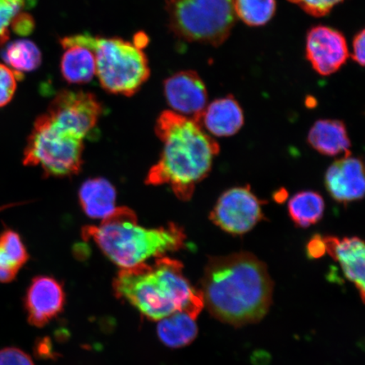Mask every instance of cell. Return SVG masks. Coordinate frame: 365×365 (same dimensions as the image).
<instances>
[{"label":"cell","mask_w":365,"mask_h":365,"mask_svg":"<svg viewBox=\"0 0 365 365\" xmlns=\"http://www.w3.org/2000/svg\"><path fill=\"white\" fill-rule=\"evenodd\" d=\"M8 67L16 72H31L42 63V53L33 41L16 40L9 44L3 53Z\"/></svg>","instance_id":"21"},{"label":"cell","mask_w":365,"mask_h":365,"mask_svg":"<svg viewBox=\"0 0 365 365\" xmlns=\"http://www.w3.org/2000/svg\"><path fill=\"white\" fill-rule=\"evenodd\" d=\"M327 254L340 264L344 275L357 287L364 299L365 249L358 237L340 240L332 236L322 237Z\"/></svg>","instance_id":"14"},{"label":"cell","mask_w":365,"mask_h":365,"mask_svg":"<svg viewBox=\"0 0 365 365\" xmlns=\"http://www.w3.org/2000/svg\"><path fill=\"white\" fill-rule=\"evenodd\" d=\"M82 238L94 241L112 262L125 269L184 248L186 235L173 222L156 228L141 226L133 210L122 207L101 225L85 227Z\"/></svg>","instance_id":"4"},{"label":"cell","mask_w":365,"mask_h":365,"mask_svg":"<svg viewBox=\"0 0 365 365\" xmlns=\"http://www.w3.org/2000/svg\"><path fill=\"white\" fill-rule=\"evenodd\" d=\"M157 332L164 345L179 349L192 342L198 333L196 319L185 312H176L158 321Z\"/></svg>","instance_id":"19"},{"label":"cell","mask_w":365,"mask_h":365,"mask_svg":"<svg viewBox=\"0 0 365 365\" xmlns=\"http://www.w3.org/2000/svg\"><path fill=\"white\" fill-rule=\"evenodd\" d=\"M364 30L359 31L355 35L353 40V52L351 53V58L353 61L361 67L364 66Z\"/></svg>","instance_id":"29"},{"label":"cell","mask_w":365,"mask_h":365,"mask_svg":"<svg viewBox=\"0 0 365 365\" xmlns=\"http://www.w3.org/2000/svg\"><path fill=\"white\" fill-rule=\"evenodd\" d=\"M263 204L250 186L235 187L219 197L210 219L228 234L245 235L264 218Z\"/></svg>","instance_id":"9"},{"label":"cell","mask_w":365,"mask_h":365,"mask_svg":"<svg viewBox=\"0 0 365 365\" xmlns=\"http://www.w3.org/2000/svg\"><path fill=\"white\" fill-rule=\"evenodd\" d=\"M29 0H0V46L10 38V29L15 18L22 12Z\"/></svg>","instance_id":"24"},{"label":"cell","mask_w":365,"mask_h":365,"mask_svg":"<svg viewBox=\"0 0 365 365\" xmlns=\"http://www.w3.org/2000/svg\"><path fill=\"white\" fill-rule=\"evenodd\" d=\"M245 123L243 110L232 95L214 100L207 105L198 124L210 135L227 137L240 130Z\"/></svg>","instance_id":"15"},{"label":"cell","mask_w":365,"mask_h":365,"mask_svg":"<svg viewBox=\"0 0 365 365\" xmlns=\"http://www.w3.org/2000/svg\"><path fill=\"white\" fill-rule=\"evenodd\" d=\"M116 190L103 178L90 179L82 184L79 190L80 203L91 218L103 219L116 210Z\"/></svg>","instance_id":"18"},{"label":"cell","mask_w":365,"mask_h":365,"mask_svg":"<svg viewBox=\"0 0 365 365\" xmlns=\"http://www.w3.org/2000/svg\"><path fill=\"white\" fill-rule=\"evenodd\" d=\"M166 11L178 38L214 47L225 42L237 21L235 0H168Z\"/></svg>","instance_id":"6"},{"label":"cell","mask_w":365,"mask_h":365,"mask_svg":"<svg viewBox=\"0 0 365 365\" xmlns=\"http://www.w3.org/2000/svg\"><path fill=\"white\" fill-rule=\"evenodd\" d=\"M287 210L297 227L307 228L321 220L325 212V202L322 195L314 191H301L291 198Z\"/></svg>","instance_id":"20"},{"label":"cell","mask_w":365,"mask_h":365,"mask_svg":"<svg viewBox=\"0 0 365 365\" xmlns=\"http://www.w3.org/2000/svg\"><path fill=\"white\" fill-rule=\"evenodd\" d=\"M34 18L21 12L14 19L11 29L17 34L26 36L34 31Z\"/></svg>","instance_id":"28"},{"label":"cell","mask_w":365,"mask_h":365,"mask_svg":"<svg viewBox=\"0 0 365 365\" xmlns=\"http://www.w3.org/2000/svg\"><path fill=\"white\" fill-rule=\"evenodd\" d=\"M65 52L61 58V74L68 83H88L96 76V58L93 49L81 43L77 36L61 40Z\"/></svg>","instance_id":"16"},{"label":"cell","mask_w":365,"mask_h":365,"mask_svg":"<svg viewBox=\"0 0 365 365\" xmlns=\"http://www.w3.org/2000/svg\"><path fill=\"white\" fill-rule=\"evenodd\" d=\"M308 15L314 17H323L329 14L333 9L345 0H289Z\"/></svg>","instance_id":"26"},{"label":"cell","mask_w":365,"mask_h":365,"mask_svg":"<svg viewBox=\"0 0 365 365\" xmlns=\"http://www.w3.org/2000/svg\"><path fill=\"white\" fill-rule=\"evenodd\" d=\"M308 143L318 153L328 157L351 153V141L344 122L322 120L314 123L308 134Z\"/></svg>","instance_id":"17"},{"label":"cell","mask_w":365,"mask_h":365,"mask_svg":"<svg viewBox=\"0 0 365 365\" xmlns=\"http://www.w3.org/2000/svg\"><path fill=\"white\" fill-rule=\"evenodd\" d=\"M113 287L118 297L152 321L158 322L176 312L197 319L204 307L202 291L187 279L182 264L167 257L121 269Z\"/></svg>","instance_id":"3"},{"label":"cell","mask_w":365,"mask_h":365,"mask_svg":"<svg viewBox=\"0 0 365 365\" xmlns=\"http://www.w3.org/2000/svg\"><path fill=\"white\" fill-rule=\"evenodd\" d=\"M0 365H34V363L24 351L6 348L0 350Z\"/></svg>","instance_id":"27"},{"label":"cell","mask_w":365,"mask_h":365,"mask_svg":"<svg viewBox=\"0 0 365 365\" xmlns=\"http://www.w3.org/2000/svg\"><path fill=\"white\" fill-rule=\"evenodd\" d=\"M156 134L163 150L145 182L170 185L178 198L187 202L211 172L220 147L197 122L170 110L158 117Z\"/></svg>","instance_id":"2"},{"label":"cell","mask_w":365,"mask_h":365,"mask_svg":"<svg viewBox=\"0 0 365 365\" xmlns=\"http://www.w3.org/2000/svg\"><path fill=\"white\" fill-rule=\"evenodd\" d=\"M29 255L17 232L6 230L0 235V270L17 275Z\"/></svg>","instance_id":"22"},{"label":"cell","mask_w":365,"mask_h":365,"mask_svg":"<svg viewBox=\"0 0 365 365\" xmlns=\"http://www.w3.org/2000/svg\"><path fill=\"white\" fill-rule=\"evenodd\" d=\"M102 112V104L94 94L63 90L50 103L46 115L54 125L84 140L97 127Z\"/></svg>","instance_id":"8"},{"label":"cell","mask_w":365,"mask_h":365,"mask_svg":"<svg viewBox=\"0 0 365 365\" xmlns=\"http://www.w3.org/2000/svg\"><path fill=\"white\" fill-rule=\"evenodd\" d=\"M276 0H235L236 17L245 24L263 26L275 16Z\"/></svg>","instance_id":"23"},{"label":"cell","mask_w":365,"mask_h":365,"mask_svg":"<svg viewBox=\"0 0 365 365\" xmlns=\"http://www.w3.org/2000/svg\"><path fill=\"white\" fill-rule=\"evenodd\" d=\"M325 253V244H324L322 237L319 235L314 236L308 245V254L309 257L319 258L322 257Z\"/></svg>","instance_id":"30"},{"label":"cell","mask_w":365,"mask_h":365,"mask_svg":"<svg viewBox=\"0 0 365 365\" xmlns=\"http://www.w3.org/2000/svg\"><path fill=\"white\" fill-rule=\"evenodd\" d=\"M272 290L266 264L252 254L240 252L209 258L200 291L214 317L239 327L264 317Z\"/></svg>","instance_id":"1"},{"label":"cell","mask_w":365,"mask_h":365,"mask_svg":"<svg viewBox=\"0 0 365 365\" xmlns=\"http://www.w3.org/2000/svg\"><path fill=\"white\" fill-rule=\"evenodd\" d=\"M326 188L336 202L349 204L361 200L365 181L362 160L344 155L328 168L325 176Z\"/></svg>","instance_id":"13"},{"label":"cell","mask_w":365,"mask_h":365,"mask_svg":"<svg viewBox=\"0 0 365 365\" xmlns=\"http://www.w3.org/2000/svg\"><path fill=\"white\" fill-rule=\"evenodd\" d=\"M164 95L173 112L198 123L207 107V86L193 71H182L168 77L163 84Z\"/></svg>","instance_id":"11"},{"label":"cell","mask_w":365,"mask_h":365,"mask_svg":"<svg viewBox=\"0 0 365 365\" xmlns=\"http://www.w3.org/2000/svg\"><path fill=\"white\" fill-rule=\"evenodd\" d=\"M76 36L81 43L93 49L96 75L108 93L130 97L149 79L148 59L134 43L118 38Z\"/></svg>","instance_id":"5"},{"label":"cell","mask_w":365,"mask_h":365,"mask_svg":"<svg viewBox=\"0 0 365 365\" xmlns=\"http://www.w3.org/2000/svg\"><path fill=\"white\" fill-rule=\"evenodd\" d=\"M66 304L63 287L53 277L34 278L27 289L25 307L31 325L43 327L62 312Z\"/></svg>","instance_id":"12"},{"label":"cell","mask_w":365,"mask_h":365,"mask_svg":"<svg viewBox=\"0 0 365 365\" xmlns=\"http://www.w3.org/2000/svg\"><path fill=\"white\" fill-rule=\"evenodd\" d=\"M21 78V73L0 63V108L11 101L16 93L17 81Z\"/></svg>","instance_id":"25"},{"label":"cell","mask_w":365,"mask_h":365,"mask_svg":"<svg viewBox=\"0 0 365 365\" xmlns=\"http://www.w3.org/2000/svg\"><path fill=\"white\" fill-rule=\"evenodd\" d=\"M305 56L319 75L331 76L348 61V43L339 30L323 25L313 26L307 34Z\"/></svg>","instance_id":"10"},{"label":"cell","mask_w":365,"mask_h":365,"mask_svg":"<svg viewBox=\"0 0 365 365\" xmlns=\"http://www.w3.org/2000/svg\"><path fill=\"white\" fill-rule=\"evenodd\" d=\"M83 152V140L54 125L44 113L34 123L23 163L41 167L47 176L70 177L81 171Z\"/></svg>","instance_id":"7"}]
</instances>
